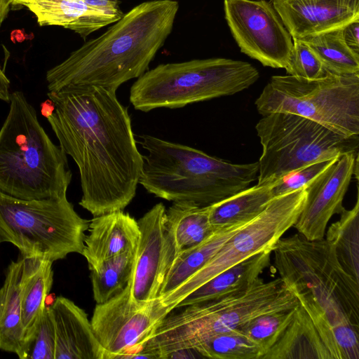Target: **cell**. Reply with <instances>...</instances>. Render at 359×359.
<instances>
[{
	"instance_id": "ffe728a7",
	"label": "cell",
	"mask_w": 359,
	"mask_h": 359,
	"mask_svg": "<svg viewBox=\"0 0 359 359\" xmlns=\"http://www.w3.org/2000/svg\"><path fill=\"white\" fill-rule=\"evenodd\" d=\"M12 6L26 7L41 26H61L83 39L121 19L90 6L83 0H17Z\"/></svg>"
},
{
	"instance_id": "ac0fdd59",
	"label": "cell",
	"mask_w": 359,
	"mask_h": 359,
	"mask_svg": "<svg viewBox=\"0 0 359 359\" xmlns=\"http://www.w3.org/2000/svg\"><path fill=\"white\" fill-rule=\"evenodd\" d=\"M299 302L292 320L262 359H339L331 337Z\"/></svg>"
},
{
	"instance_id": "f546056e",
	"label": "cell",
	"mask_w": 359,
	"mask_h": 359,
	"mask_svg": "<svg viewBox=\"0 0 359 359\" xmlns=\"http://www.w3.org/2000/svg\"><path fill=\"white\" fill-rule=\"evenodd\" d=\"M202 358L215 359H261V348L236 330L208 337L194 347Z\"/></svg>"
},
{
	"instance_id": "7c38bea8",
	"label": "cell",
	"mask_w": 359,
	"mask_h": 359,
	"mask_svg": "<svg viewBox=\"0 0 359 359\" xmlns=\"http://www.w3.org/2000/svg\"><path fill=\"white\" fill-rule=\"evenodd\" d=\"M171 312L158 298L141 306L129 283L109 300L97 304L90 323L107 359L135 358L142 344Z\"/></svg>"
},
{
	"instance_id": "9c48e42d",
	"label": "cell",
	"mask_w": 359,
	"mask_h": 359,
	"mask_svg": "<svg viewBox=\"0 0 359 359\" xmlns=\"http://www.w3.org/2000/svg\"><path fill=\"white\" fill-rule=\"evenodd\" d=\"M255 105L262 116L294 114L345 137L359 135V74L327 72L315 80L273 76Z\"/></svg>"
},
{
	"instance_id": "7a4b0ae2",
	"label": "cell",
	"mask_w": 359,
	"mask_h": 359,
	"mask_svg": "<svg viewBox=\"0 0 359 359\" xmlns=\"http://www.w3.org/2000/svg\"><path fill=\"white\" fill-rule=\"evenodd\" d=\"M179 9L174 0L135 6L104 34L86 41L46 75L48 91L94 86L116 92L137 79L171 34Z\"/></svg>"
},
{
	"instance_id": "277c9868",
	"label": "cell",
	"mask_w": 359,
	"mask_h": 359,
	"mask_svg": "<svg viewBox=\"0 0 359 359\" xmlns=\"http://www.w3.org/2000/svg\"><path fill=\"white\" fill-rule=\"evenodd\" d=\"M9 103L0 129V191L25 200L67 196L72 177L67 154L22 92H13Z\"/></svg>"
},
{
	"instance_id": "603a6c76",
	"label": "cell",
	"mask_w": 359,
	"mask_h": 359,
	"mask_svg": "<svg viewBox=\"0 0 359 359\" xmlns=\"http://www.w3.org/2000/svg\"><path fill=\"white\" fill-rule=\"evenodd\" d=\"M23 257L11 261L0 288V349L20 353L23 344L20 281Z\"/></svg>"
},
{
	"instance_id": "6da1fadb",
	"label": "cell",
	"mask_w": 359,
	"mask_h": 359,
	"mask_svg": "<svg viewBox=\"0 0 359 359\" xmlns=\"http://www.w3.org/2000/svg\"><path fill=\"white\" fill-rule=\"evenodd\" d=\"M47 95L54 109L46 118L79 168V205L94 217L123 210L135 196L144 163L127 108L116 92L94 86Z\"/></svg>"
},
{
	"instance_id": "f1b7e54d",
	"label": "cell",
	"mask_w": 359,
	"mask_h": 359,
	"mask_svg": "<svg viewBox=\"0 0 359 359\" xmlns=\"http://www.w3.org/2000/svg\"><path fill=\"white\" fill-rule=\"evenodd\" d=\"M135 249L102 262L90 271L93 298L103 303L119 293L128 285L134 264Z\"/></svg>"
},
{
	"instance_id": "74e56055",
	"label": "cell",
	"mask_w": 359,
	"mask_h": 359,
	"mask_svg": "<svg viewBox=\"0 0 359 359\" xmlns=\"http://www.w3.org/2000/svg\"><path fill=\"white\" fill-rule=\"evenodd\" d=\"M54 109L53 102L48 98L41 104V112L43 116L47 118Z\"/></svg>"
},
{
	"instance_id": "d6986e66",
	"label": "cell",
	"mask_w": 359,
	"mask_h": 359,
	"mask_svg": "<svg viewBox=\"0 0 359 359\" xmlns=\"http://www.w3.org/2000/svg\"><path fill=\"white\" fill-rule=\"evenodd\" d=\"M81 255L89 269L136 248L140 231L137 221L123 210L95 216L88 224Z\"/></svg>"
},
{
	"instance_id": "ba28073f",
	"label": "cell",
	"mask_w": 359,
	"mask_h": 359,
	"mask_svg": "<svg viewBox=\"0 0 359 359\" xmlns=\"http://www.w3.org/2000/svg\"><path fill=\"white\" fill-rule=\"evenodd\" d=\"M88 224L67 196L25 200L0 191V243H12L25 257L54 262L81 254Z\"/></svg>"
},
{
	"instance_id": "4316f807",
	"label": "cell",
	"mask_w": 359,
	"mask_h": 359,
	"mask_svg": "<svg viewBox=\"0 0 359 359\" xmlns=\"http://www.w3.org/2000/svg\"><path fill=\"white\" fill-rule=\"evenodd\" d=\"M340 218L332 223L325 236L334 248L337 257L353 279L359 283V193L354 206L346 208L339 214Z\"/></svg>"
},
{
	"instance_id": "2e32d148",
	"label": "cell",
	"mask_w": 359,
	"mask_h": 359,
	"mask_svg": "<svg viewBox=\"0 0 359 359\" xmlns=\"http://www.w3.org/2000/svg\"><path fill=\"white\" fill-rule=\"evenodd\" d=\"M293 39L341 29L359 20V0H271Z\"/></svg>"
},
{
	"instance_id": "4dcf8cb0",
	"label": "cell",
	"mask_w": 359,
	"mask_h": 359,
	"mask_svg": "<svg viewBox=\"0 0 359 359\" xmlns=\"http://www.w3.org/2000/svg\"><path fill=\"white\" fill-rule=\"evenodd\" d=\"M297 306L260 315L236 330L257 344L264 355L279 339L292 320Z\"/></svg>"
},
{
	"instance_id": "7402d4cb",
	"label": "cell",
	"mask_w": 359,
	"mask_h": 359,
	"mask_svg": "<svg viewBox=\"0 0 359 359\" xmlns=\"http://www.w3.org/2000/svg\"><path fill=\"white\" fill-rule=\"evenodd\" d=\"M53 263L43 257H23L20 292L23 344L32 334L46 305L53 283Z\"/></svg>"
},
{
	"instance_id": "e0dca14e",
	"label": "cell",
	"mask_w": 359,
	"mask_h": 359,
	"mask_svg": "<svg viewBox=\"0 0 359 359\" xmlns=\"http://www.w3.org/2000/svg\"><path fill=\"white\" fill-rule=\"evenodd\" d=\"M55 331V359H107L84 310L57 297L50 306Z\"/></svg>"
},
{
	"instance_id": "3957f363",
	"label": "cell",
	"mask_w": 359,
	"mask_h": 359,
	"mask_svg": "<svg viewBox=\"0 0 359 359\" xmlns=\"http://www.w3.org/2000/svg\"><path fill=\"white\" fill-rule=\"evenodd\" d=\"M139 184L156 197L199 206L217 203L257 179L258 162L233 164L195 148L149 135Z\"/></svg>"
},
{
	"instance_id": "836d02e7",
	"label": "cell",
	"mask_w": 359,
	"mask_h": 359,
	"mask_svg": "<svg viewBox=\"0 0 359 359\" xmlns=\"http://www.w3.org/2000/svg\"><path fill=\"white\" fill-rule=\"evenodd\" d=\"M335 159L337 158L319 161L304 166L276 180L272 189L274 198L305 188Z\"/></svg>"
},
{
	"instance_id": "f35d334b",
	"label": "cell",
	"mask_w": 359,
	"mask_h": 359,
	"mask_svg": "<svg viewBox=\"0 0 359 359\" xmlns=\"http://www.w3.org/2000/svg\"><path fill=\"white\" fill-rule=\"evenodd\" d=\"M15 1H17V0H11V6H12L13 4Z\"/></svg>"
},
{
	"instance_id": "5b68a950",
	"label": "cell",
	"mask_w": 359,
	"mask_h": 359,
	"mask_svg": "<svg viewBox=\"0 0 359 359\" xmlns=\"http://www.w3.org/2000/svg\"><path fill=\"white\" fill-rule=\"evenodd\" d=\"M272 252L280 278L298 302L321 309L342 336L359 331V283L325 238L309 240L299 233L281 237Z\"/></svg>"
},
{
	"instance_id": "8d00e7d4",
	"label": "cell",
	"mask_w": 359,
	"mask_h": 359,
	"mask_svg": "<svg viewBox=\"0 0 359 359\" xmlns=\"http://www.w3.org/2000/svg\"><path fill=\"white\" fill-rule=\"evenodd\" d=\"M11 6V0H0V28Z\"/></svg>"
},
{
	"instance_id": "30bf717a",
	"label": "cell",
	"mask_w": 359,
	"mask_h": 359,
	"mask_svg": "<svg viewBox=\"0 0 359 359\" xmlns=\"http://www.w3.org/2000/svg\"><path fill=\"white\" fill-rule=\"evenodd\" d=\"M255 128L262 147L257 161L259 185L316 162L358 153L359 135L345 137L294 114L263 116Z\"/></svg>"
},
{
	"instance_id": "d6a6232c",
	"label": "cell",
	"mask_w": 359,
	"mask_h": 359,
	"mask_svg": "<svg viewBox=\"0 0 359 359\" xmlns=\"http://www.w3.org/2000/svg\"><path fill=\"white\" fill-rule=\"evenodd\" d=\"M293 47L285 68L288 75L315 80L325 76L327 71L312 50L302 40L293 39Z\"/></svg>"
},
{
	"instance_id": "9a60e30c",
	"label": "cell",
	"mask_w": 359,
	"mask_h": 359,
	"mask_svg": "<svg viewBox=\"0 0 359 359\" xmlns=\"http://www.w3.org/2000/svg\"><path fill=\"white\" fill-rule=\"evenodd\" d=\"M358 153H348L335 159L306 187V200L294 224L309 240L325 237L331 217L344 209L343 201L353 175L358 177Z\"/></svg>"
},
{
	"instance_id": "1f68e13d",
	"label": "cell",
	"mask_w": 359,
	"mask_h": 359,
	"mask_svg": "<svg viewBox=\"0 0 359 359\" xmlns=\"http://www.w3.org/2000/svg\"><path fill=\"white\" fill-rule=\"evenodd\" d=\"M55 331L50 306L46 305L31 337L24 343L20 359H55Z\"/></svg>"
},
{
	"instance_id": "484cf974",
	"label": "cell",
	"mask_w": 359,
	"mask_h": 359,
	"mask_svg": "<svg viewBox=\"0 0 359 359\" xmlns=\"http://www.w3.org/2000/svg\"><path fill=\"white\" fill-rule=\"evenodd\" d=\"M276 181L248 187L217 203L208 205V218L215 229L248 222L258 216L274 198Z\"/></svg>"
},
{
	"instance_id": "5bb4252c",
	"label": "cell",
	"mask_w": 359,
	"mask_h": 359,
	"mask_svg": "<svg viewBox=\"0 0 359 359\" xmlns=\"http://www.w3.org/2000/svg\"><path fill=\"white\" fill-rule=\"evenodd\" d=\"M165 208L153 206L137 221L140 234L128 282L133 301L143 306L158 297L175 251L165 226Z\"/></svg>"
},
{
	"instance_id": "52a82bcc",
	"label": "cell",
	"mask_w": 359,
	"mask_h": 359,
	"mask_svg": "<svg viewBox=\"0 0 359 359\" xmlns=\"http://www.w3.org/2000/svg\"><path fill=\"white\" fill-rule=\"evenodd\" d=\"M259 77L250 63L223 57L161 64L137 78L129 100L136 110L144 112L181 108L239 93Z\"/></svg>"
},
{
	"instance_id": "cb8c5ba5",
	"label": "cell",
	"mask_w": 359,
	"mask_h": 359,
	"mask_svg": "<svg viewBox=\"0 0 359 359\" xmlns=\"http://www.w3.org/2000/svg\"><path fill=\"white\" fill-rule=\"evenodd\" d=\"M248 222L218 229L200 244L179 253L165 276L158 298L165 297L186 283L211 259L231 236Z\"/></svg>"
},
{
	"instance_id": "4fadbf2b",
	"label": "cell",
	"mask_w": 359,
	"mask_h": 359,
	"mask_svg": "<svg viewBox=\"0 0 359 359\" xmlns=\"http://www.w3.org/2000/svg\"><path fill=\"white\" fill-rule=\"evenodd\" d=\"M224 16L241 51L262 65L285 69L292 37L270 1L224 0Z\"/></svg>"
},
{
	"instance_id": "83f0119b",
	"label": "cell",
	"mask_w": 359,
	"mask_h": 359,
	"mask_svg": "<svg viewBox=\"0 0 359 359\" xmlns=\"http://www.w3.org/2000/svg\"><path fill=\"white\" fill-rule=\"evenodd\" d=\"M341 29L300 40L312 50L328 72L339 75L359 74V54L346 44Z\"/></svg>"
},
{
	"instance_id": "d590c367",
	"label": "cell",
	"mask_w": 359,
	"mask_h": 359,
	"mask_svg": "<svg viewBox=\"0 0 359 359\" xmlns=\"http://www.w3.org/2000/svg\"><path fill=\"white\" fill-rule=\"evenodd\" d=\"M11 83L4 70L0 67V100L10 102L11 93H10Z\"/></svg>"
},
{
	"instance_id": "d4e9b609",
	"label": "cell",
	"mask_w": 359,
	"mask_h": 359,
	"mask_svg": "<svg viewBox=\"0 0 359 359\" xmlns=\"http://www.w3.org/2000/svg\"><path fill=\"white\" fill-rule=\"evenodd\" d=\"M165 226L175 258L181 252L200 244L217 230L209 222L208 206L189 202H173L165 212Z\"/></svg>"
},
{
	"instance_id": "44dd1931",
	"label": "cell",
	"mask_w": 359,
	"mask_h": 359,
	"mask_svg": "<svg viewBox=\"0 0 359 359\" xmlns=\"http://www.w3.org/2000/svg\"><path fill=\"white\" fill-rule=\"evenodd\" d=\"M271 250L255 254L222 271L189 294L175 309L217 299L254 283L271 262Z\"/></svg>"
},
{
	"instance_id": "e575fe53",
	"label": "cell",
	"mask_w": 359,
	"mask_h": 359,
	"mask_svg": "<svg viewBox=\"0 0 359 359\" xmlns=\"http://www.w3.org/2000/svg\"><path fill=\"white\" fill-rule=\"evenodd\" d=\"M341 30L346 44L359 54V20L348 23Z\"/></svg>"
},
{
	"instance_id": "8fae6325",
	"label": "cell",
	"mask_w": 359,
	"mask_h": 359,
	"mask_svg": "<svg viewBox=\"0 0 359 359\" xmlns=\"http://www.w3.org/2000/svg\"><path fill=\"white\" fill-rule=\"evenodd\" d=\"M306 200L305 188L273 198L255 218L231 236L211 259L186 283L159 299L170 310L189 294L222 271L266 250L277 241L299 217Z\"/></svg>"
},
{
	"instance_id": "8992f818",
	"label": "cell",
	"mask_w": 359,
	"mask_h": 359,
	"mask_svg": "<svg viewBox=\"0 0 359 359\" xmlns=\"http://www.w3.org/2000/svg\"><path fill=\"white\" fill-rule=\"evenodd\" d=\"M297 304L294 294L280 278L264 281L259 277L244 290L168 313L142 350L162 359L168 352L192 348L208 337L236 330L257 316Z\"/></svg>"
}]
</instances>
